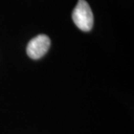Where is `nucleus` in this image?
Wrapping results in <instances>:
<instances>
[{
	"instance_id": "obj_2",
	"label": "nucleus",
	"mask_w": 134,
	"mask_h": 134,
	"mask_svg": "<svg viewBox=\"0 0 134 134\" xmlns=\"http://www.w3.org/2000/svg\"><path fill=\"white\" fill-rule=\"evenodd\" d=\"M51 45V40L46 35H37L29 42L26 48L28 56L32 59H38L48 52Z\"/></svg>"
},
{
	"instance_id": "obj_1",
	"label": "nucleus",
	"mask_w": 134,
	"mask_h": 134,
	"mask_svg": "<svg viewBox=\"0 0 134 134\" xmlns=\"http://www.w3.org/2000/svg\"><path fill=\"white\" fill-rule=\"evenodd\" d=\"M72 20L81 31H89L93 26V14L85 0H79L72 12Z\"/></svg>"
}]
</instances>
